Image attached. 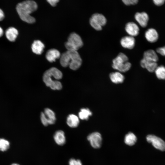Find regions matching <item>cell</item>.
<instances>
[{
    "instance_id": "836d02e7",
    "label": "cell",
    "mask_w": 165,
    "mask_h": 165,
    "mask_svg": "<svg viewBox=\"0 0 165 165\" xmlns=\"http://www.w3.org/2000/svg\"><path fill=\"white\" fill-rule=\"evenodd\" d=\"M11 165H20L17 163H13V164H12Z\"/></svg>"
},
{
    "instance_id": "f1b7e54d",
    "label": "cell",
    "mask_w": 165,
    "mask_h": 165,
    "mask_svg": "<svg viewBox=\"0 0 165 165\" xmlns=\"http://www.w3.org/2000/svg\"><path fill=\"white\" fill-rule=\"evenodd\" d=\"M156 51L161 55L165 56V46L157 48Z\"/></svg>"
},
{
    "instance_id": "cb8c5ba5",
    "label": "cell",
    "mask_w": 165,
    "mask_h": 165,
    "mask_svg": "<svg viewBox=\"0 0 165 165\" xmlns=\"http://www.w3.org/2000/svg\"><path fill=\"white\" fill-rule=\"evenodd\" d=\"M154 72L157 78L160 79H165V67L163 65L158 66Z\"/></svg>"
},
{
    "instance_id": "8992f818",
    "label": "cell",
    "mask_w": 165,
    "mask_h": 165,
    "mask_svg": "<svg viewBox=\"0 0 165 165\" xmlns=\"http://www.w3.org/2000/svg\"><path fill=\"white\" fill-rule=\"evenodd\" d=\"M40 119L42 123L45 126L54 124L56 121L55 114L50 109L46 108L43 112H41Z\"/></svg>"
},
{
    "instance_id": "d6a6232c",
    "label": "cell",
    "mask_w": 165,
    "mask_h": 165,
    "mask_svg": "<svg viewBox=\"0 0 165 165\" xmlns=\"http://www.w3.org/2000/svg\"><path fill=\"white\" fill-rule=\"evenodd\" d=\"M3 34V31L2 29L0 27V37L2 36Z\"/></svg>"
},
{
    "instance_id": "5bb4252c",
    "label": "cell",
    "mask_w": 165,
    "mask_h": 165,
    "mask_svg": "<svg viewBox=\"0 0 165 165\" xmlns=\"http://www.w3.org/2000/svg\"><path fill=\"white\" fill-rule=\"evenodd\" d=\"M61 54L60 52L56 49H52L49 50L46 54V59L50 62L55 61L57 59L60 58Z\"/></svg>"
},
{
    "instance_id": "3957f363",
    "label": "cell",
    "mask_w": 165,
    "mask_h": 165,
    "mask_svg": "<svg viewBox=\"0 0 165 165\" xmlns=\"http://www.w3.org/2000/svg\"><path fill=\"white\" fill-rule=\"evenodd\" d=\"M60 63L63 67L69 66L71 69L75 70L81 66L82 59L77 51L67 50L61 55Z\"/></svg>"
},
{
    "instance_id": "5b68a950",
    "label": "cell",
    "mask_w": 165,
    "mask_h": 165,
    "mask_svg": "<svg viewBox=\"0 0 165 165\" xmlns=\"http://www.w3.org/2000/svg\"><path fill=\"white\" fill-rule=\"evenodd\" d=\"M83 45V42L81 37L75 33H71L68 36L65 46L68 50L77 51Z\"/></svg>"
},
{
    "instance_id": "ac0fdd59",
    "label": "cell",
    "mask_w": 165,
    "mask_h": 165,
    "mask_svg": "<svg viewBox=\"0 0 165 165\" xmlns=\"http://www.w3.org/2000/svg\"><path fill=\"white\" fill-rule=\"evenodd\" d=\"M143 58L148 61L157 62L159 60L158 57L156 52L152 50H149L145 51Z\"/></svg>"
},
{
    "instance_id": "8fae6325",
    "label": "cell",
    "mask_w": 165,
    "mask_h": 165,
    "mask_svg": "<svg viewBox=\"0 0 165 165\" xmlns=\"http://www.w3.org/2000/svg\"><path fill=\"white\" fill-rule=\"evenodd\" d=\"M135 18L140 25L142 27H146L149 20L148 14L145 12H137L135 15Z\"/></svg>"
},
{
    "instance_id": "44dd1931",
    "label": "cell",
    "mask_w": 165,
    "mask_h": 165,
    "mask_svg": "<svg viewBox=\"0 0 165 165\" xmlns=\"http://www.w3.org/2000/svg\"><path fill=\"white\" fill-rule=\"evenodd\" d=\"M66 122L68 125L70 127L75 128L78 126L79 120L78 116L74 114H71L68 116Z\"/></svg>"
},
{
    "instance_id": "9c48e42d",
    "label": "cell",
    "mask_w": 165,
    "mask_h": 165,
    "mask_svg": "<svg viewBox=\"0 0 165 165\" xmlns=\"http://www.w3.org/2000/svg\"><path fill=\"white\" fill-rule=\"evenodd\" d=\"M125 29L130 36L134 37L139 33V29L136 24L133 22H129L126 25Z\"/></svg>"
},
{
    "instance_id": "d4e9b609",
    "label": "cell",
    "mask_w": 165,
    "mask_h": 165,
    "mask_svg": "<svg viewBox=\"0 0 165 165\" xmlns=\"http://www.w3.org/2000/svg\"><path fill=\"white\" fill-rule=\"evenodd\" d=\"M9 143L7 140L3 138H0V150L5 151L9 147Z\"/></svg>"
},
{
    "instance_id": "1f68e13d",
    "label": "cell",
    "mask_w": 165,
    "mask_h": 165,
    "mask_svg": "<svg viewBox=\"0 0 165 165\" xmlns=\"http://www.w3.org/2000/svg\"><path fill=\"white\" fill-rule=\"evenodd\" d=\"M5 15L3 11L0 9V21L2 20L4 18Z\"/></svg>"
},
{
    "instance_id": "4dcf8cb0",
    "label": "cell",
    "mask_w": 165,
    "mask_h": 165,
    "mask_svg": "<svg viewBox=\"0 0 165 165\" xmlns=\"http://www.w3.org/2000/svg\"><path fill=\"white\" fill-rule=\"evenodd\" d=\"M46 1L52 6H56L59 1V0H46Z\"/></svg>"
},
{
    "instance_id": "30bf717a",
    "label": "cell",
    "mask_w": 165,
    "mask_h": 165,
    "mask_svg": "<svg viewBox=\"0 0 165 165\" xmlns=\"http://www.w3.org/2000/svg\"><path fill=\"white\" fill-rule=\"evenodd\" d=\"M120 42L121 45L123 48L131 49L134 46L135 39L133 37L130 35L125 36L122 38Z\"/></svg>"
},
{
    "instance_id": "6da1fadb",
    "label": "cell",
    "mask_w": 165,
    "mask_h": 165,
    "mask_svg": "<svg viewBox=\"0 0 165 165\" xmlns=\"http://www.w3.org/2000/svg\"><path fill=\"white\" fill-rule=\"evenodd\" d=\"M37 8V4L35 1L27 0L18 3L16 9L22 20L28 23L33 24L35 22V19L30 14L36 11Z\"/></svg>"
},
{
    "instance_id": "ba28073f",
    "label": "cell",
    "mask_w": 165,
    "mask_h": 165,
    "mask_svg": "<svg viewBox=\"0 0 165 165\" xmlns=\"http://www.w3.org/2000/svg\"><path fill=\"white\" fill-rule=\"evenodd\" d=\"M87 139L93 148H97L101 147L102 138L100 133L98 132L92 133L88 136Z\"/></svg>"
},
{
    "instance_id": "e0dca14e",
    "label": "cell",
    "mask_w": 165,
    "mask_h": 165,
    "mask_svg": "<svg viewBox=\"0 0 165 165\" xmlns=\"http://www.w3.org/2000/svg\"><path fill=\"white\" fill-rule=\"evenodd\" d=\"M18 34V30L13 27L9 28L5 32L6 38L11 42H14Z\"/></svg>"
},
{
    "instance_id": "83f0119b",
    "label": "cell",
    "mask_w": 165,
    "mask_h": 165,
    "mask_svg": "<svg viewBox=\"0 0 165 165\" xmlns=\"http://www.w3.org/2000/svg\"><path fill=\"white\" fill-rule=\"evenodd\" d=\"M123 2L126 5H135L138 2V0H122Z\"/></svg>"
},
{
    "instance_id": "ffe728a7",
    "label": "cell",
    "mask_w": 165,
    "mask_h": 165,
    "mask_svg": "<svg viewBox=\"0 0 165 165\" xmlns=\"http://www.w3.org/2000/svg\"><path fill=\"white\" fill-rule=\"evenodd\" d=\"M109 77L112 82L116 84L122 83L124 79L123 75L120 72H118L111 73Z\"/></svg>"
},
{
    "instance_id": "277c9868",
    "label": "cell",
    "mask_w": 165,
    "mask_h": 165,
    "mask_svg": "<svg viewBox=\"0 0 165 165\" xmlns=\"http://www.w3.org/2000/svg\"><path fill=\"white\" fill-rule=\"evenodd\" d=\"M131 66L128 61L127 57L122 53H119L112 61V67L120 72H126L128 71Z\"/></svg>"
},
{
    "instance_id": "7a4b0ae2",
    "label": "cell",
    "mask_w": 165,
    "mask_h": 165,
    "mask_svg": "<svg viewBox=\"0 0 165 165\" xmlns=\"http://www.w3.org/2000/svg\"><path fill=\"white\" fill-rule=\"evenodd\" d=\"M63 76L62 72L55 67H52L44 73L43 80L46 85L53 90H59L62 87L61 83L58 80Z\"/></svg>"
},
{
    "instance_id": "f546056e",
    "label": "cell",
    "mask_w": 165,
    "mask_h": 165,
    "mask_svg": "<svg viewBox=\"0 0 165 165\" xmlns=\"http://www.w3.org/2000/svg\"><path fill=\"white\" fill-rule=\"evenodd\" d=\"M153 1L156 5L160 6L164 4L165 0H153Z\"/></svg>"
},
{
    "instance_id": "9a60e30c",
    "label": "cell",
    "mask_w": 165,
    "mask_h": 165,
    "mask_svg": "<svg viewBox=\"0 0 165 165\" xmlns=\"http://www.w3.org/2000/svg\"><path fill=\"white\" fill-rule=\"evenodd\" d=\"M53 138L56 143L59 145H63L66 142L64 133L61 130H58L55 132L53 136Z\"/></svg>"
},
{
    "instance_id": "4316f807",
    "label": "cell",
    "mask_w": 165,
    "mask_h": 165,
    "mask_svg": "<svg viewBox=\"0 0 165 165\" xmlns=\"http://www.w3.org/2000/svg\"><path fill=\"white\" fill-rule=\"evenodd\" d=\"M69 165H82L80 160L74 158L71 159L69 161Z\"/></svg>"
},
{
    "instance_id": "2e32d148",
    "label": "cell",
    "mask_w": 165,
    "mask_h": 165,
    "mask_svg": "<svg viewBox=\"0 0 165 165\" xmlns=\"http://www.w3.org/2000/svg\"><path fill=\"white\" fill-rule=\"evenodd\" d=\"M44 48V44L39 40L34 41L31 46L32 52L38 55H40L42 53Z\"/></svg>"
},
{
    "instance_id": "4fadbf2b",
    "label": "cell",
    "mask_w": 165,
    "mask_h": 165,
    "mask_svg": "<svg viewBox=\"0 0 165 165\" xmlns=\"http://www.w3.org/2000/svg\"><path fill=\"white\" fill-rule=\"evenodd\" d=\"M145 37L148 42L154 43L158 40L159 35L156 30L153 28H150L145 31Z\"/></svg>"
},
{
    "instance_id": "52a82bcc",
    "label": "cell",
    "mask_w": 165,
    "mask_h": 165,
    "mask_svg": "<svg viewBox=\"0 0 165 165\" xmlns=\"http://www.w3.org/2000/svg\"><path fill=\"white\" fill-rule=\"evenodd\" d=\"M146 140L151 143L156 149L161 151H165V142L161 138L153 135H148L146 137Z\"/></svg>"
},
{
    "instance_id": "484cf974",
    "label": "cell",
    "mask_w": 165,
    "mask_h": 165,
    "mask_svg": "<svg viewBox=\"0 0 165 165\" xmlns=\"http://www.w3.org/2000/svg\"><path fill=\"white\" fill-rule=\"evenodd\" d=\"M90 23L91 26L95 30L97 31H100L102 29V27L100 25L96 23L90 19Z\"/></svg>"
},
{
    "instance_id": "d6986e66",
    "label": "cell",
    "mask_w": 165,
    "mask_h": 165,
    "mask_svg": "<svg viewBox=\"0 0 165 165\" xmlns=\"http://www.w3.org/2000/svg\"><path fill=\"white\" fill-rule=\"evenodd\" d=\"M90 19L102 27L105 25L107 22L105 17L102 14L99 13L94 14Z\"/></svg>"
},
{
    "instance_id": "603a6c76",
    "label": "cell",
    "mask_w": 165,
    "mask_h": 165,
    "mask_svg": "<svg viewBox=\"0 0 165 165\" xmlns=\"http://www.w3.org/2000/svg\"><path fill=\"white\" fill-rule=\"evenodd\" d=\"M92 115V112L88 108H82L79 113V117L82 120H87Z\"/></svg>"
},
{
    "instance_id": "7402d4cb",
    "label": "cell",
    "mask_w": 165,
    "mask_h": 165,
    "mask_svg": "<svg viewBox=\"0 0 165 165\" xmlns=\"http://www.w3.org/2000/svg\"><path fill=\"white\" fill-rule=\"evenodd\" d=\"M137 141L136 135L133 133L129 132L127 134L124 138V142L126 144L129 146L134 145Z\"/></svg>"
},
{
    "instance_id": "7c38bea8",
    "label": "cell",
    "mask_w": 165,
    "mask_h": 165,
    "mask_svg": "<svg viewBox=\"0 0 165 165\" xmlns=\"http://www.w3.org/2000/svg\"><path fill=\"white\" fill-rule=\"evenodd\" d=\"M140 64L142 68H146L151 72H154L158 66L157 62L148 61L143 58L141 60Z\"/></svg>"
}]
</instances>
